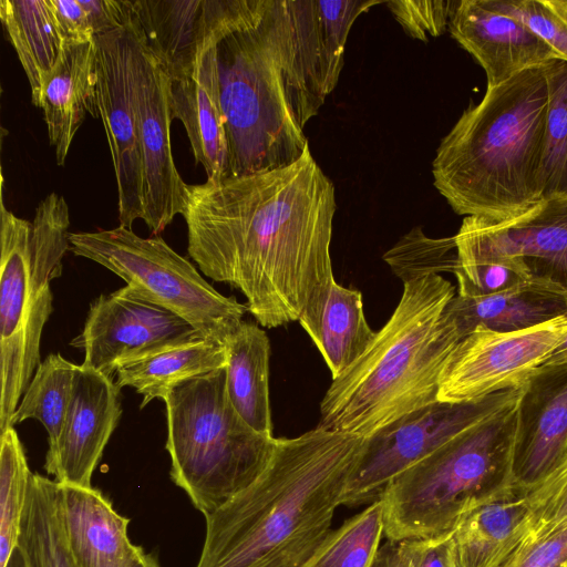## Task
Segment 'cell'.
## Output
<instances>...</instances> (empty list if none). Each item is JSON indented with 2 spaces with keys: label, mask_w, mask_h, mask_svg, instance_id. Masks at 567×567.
<instances>
[{
  "label": "cell",
  "mask_w": 567,
  "mask_h": 567,
  "mask_svg": "<svg viewBox=\"0 0 567 567\" xmlns=\"http://www.w3.org/2000/svg\"><path fill=\"white\" fill-rule=\"evenodd\" d=\"M336 192L309 146L272 171L187 185V250L202 272L246 298L266 328L297 321L334 277Z\"/></svg>",
  "instance_id": "6da1fadb"
},
{
  "label": "cell",
  "mask_w": 567,
  "mask_h": 567,
  "mask_svg": "<svg viewBox=\"0 0 567 567\" xmlns=\"http://www.w3.org/2000/svg\"><path fill=\"white\" fill-rule=\"evenodd\" d=\"M378 0H226L216 45L228 177L277 169L338 81L355 19Z\"/></svg>",
  "instance_id": "7a4b0ae2"
},
{
  "label": "cell",
  "mask_w": 567,
  "mask_h": 567,
  "mask_svg": "<svg viewBox=\"0 0 567 567\" xmlns=\"http://www.w3.org/2000/svg\"><path fill=\"white\" fill-rule=\"evenodd\" d=\"M365 443L317 426L276 437L259 477L205 516L196 567H303L330 533Z\"/></svg>",
  "instance_id": "3957f363"
},
{
  "label": "cell",
  "mask_w": 567,
  "mask_h": 567,
  "mask_svg": "<svg viewBox=\"0 0 567 567\" xmlns=\"http://www.w3.org/2000/svg\"><path fill=\"white\" fill-rule=\"evenodd\" d=\"M455 293L436 274L403 281L390 319L326 391L317 427L369 439L436 402L441 374L463 339L446 313Z\"/></svg>",
  "instance_id": "277c9868"
},
{
  "label": "cell",
  "mask_w": 567,
  "mask_h": 567,
  "mask_svg": "<svg viewBox=\"0 0 567 567\" xmlns=\"http://www.w3.org/2000/svg\"><path fill=\"white\" fill-rule=\"evenodd\" d=\"M547 106L543 64L486 87L462 113L432 163L434 186L456 214L501 221L542 200Z\"/></svg>",
  "instance_id": "5b68a950"
},
{
  "label": "cell",
  "mask_w": 567,
  "mask_h": 567,
  "mask_svg": "<svg viewBox=\"0 0 567 567\" xmlns=\"http://www.w3.org/2000/svg\"><path fill=\"white\" fill-rule=\"evenodd\" d=\"M517 401L458 434L388 484L381 496L388 539L452 533L473 508L516 496L512 453Z\"/></svg>",
  "instance_id": "8992f818"
},
{
  "label": "cell",
  "mask_w": 567,
  "mask_h": 567,
  "mask_svg": "<svg viewBox=\"0 0 567 567\" xmlns=\"http://www.w3.org/2000/svg\"><path fill=\"white\" fill-rule=\"evenodd\" d=\"M70 214L63 196L50 193L33 223L1 203L0 433L11 426L19 400L40 361V340L53 311L51 281L70 248Z\"/></svg>",
  "instance_id": "52a82bcc"
},
{
  "label": "cell",
  "mask_w": 567,
  "mask_h": 567,
  "mask_svg": "<svg viewBox=\"0 0 567 567\" xmlns=\"http://www.w3.org/2000/svg\"><path fill=\"white\" fill-rule=\"evenodd\" d=\"M163 401L172 481L207 516L259 477L276 437L257 433L235 411L225 368L176 384Z\"/></svg>",
  "instance_id": "ba28073f"
},
{
  "label": "cell",
  "mask_w": 567,
  "mask_h": 567,
  "mask_svg": "<svg viewBox=\"0 0 567 567\" xmlns=\"http://www.w3.org/2000/svg\"><path fill=\"white\" fill-rule=\"evenodd\" d=\"M74 255L91 259L126 282L142 298L186 320L200 336L225 343L244 321L246 305L219 293L163 238H142L122 225L70 233Z\"/></svg>",
  "instance_id": "9c48e42d"
},
{
  "label": "cell",
  "mask_w": 567,
  "mask_h": 567,
  "mask_svg": "<svg viewBox=\"0 0 567 567\" xmlns=\"http://www.w3.org/2000/svg\"><path fill=\"white\" fill-rule=\"evenodd\" d=\"M522 385L464 402L436 401L367 439L364 451L347 484L342 505L354 507L380 499L400 473L435 450L514 404Z\"/></svg>",
  "instance_id": "30bf717a"
},
{
  "label": "cell",
  "mask_w": 567,
  "mask_h": 567,
  "mask_svg": "<svg viewBox=\"0 0 567 567\" xmlns=\"http://www.w3.org/2000/svg\"><path fill=\"white\" fill-rule=\"evenodd\" d=\"M94 41L97 107L116 178L118 219L120 225L132 229L133 223L144 216L143 164L134 86V17L126 27L95 35Z\"/></svg>",
  "instance_id": "8fae6325"
},
{
  "label": "cell",
  "mask_w": 567,
  "mask_h": 567,
  "mask_svg": "<svg viewBox=\"0 0 567 567\" xmlns=\"http://www.w3.org/2000/svg\"><path fill=\"white\" fill-rule=\"evenodd\" d=\"M566 331L567 315L519 331L475 328L452 352L441 374L437 401H471L520 386L545 362Z\"/></svg>",
  "instance_id": "7c38bea8"
},
{
  "label": "cell",
  "mask_w": 567,
  "mask_h": 567,
  "mask_svg": "<svg viewBox=\"0 0 567 567\" xmlns=\"http://www.w3.org/2000/svg\"><path fill=\"white\" fill-rule=\"evenodd\" d=\"M455 240L458 262L512 260L567 295V197L542 199L501 221L467 216Z\"/></svg>",
  "instance_id": "4fadbf2b"
},
{
  "label": "cell",
  "mask_w": 567,
  "mask_h": 567,
  "mask_svg": "<svg viewBox=\"0 0 567 567\" xmlns=\"http://www.w3.org/2000/svg\"><path fill=\"white\" fill-rule=\"evenodd\" d=\"M134 21V86L143 164V220L153 235H159L177 214L182 215L187 184L183 182L172 154L169 80L145 47L135 14Z\"/></svg>",
  "instance_id": "5bb4252c"
},
{
  "label": "cell",
  "mask_w": 567,
  "mask_h": 567,
  "mask_svg": "<svg viewBox=\"0 0 567 567\" xmlns=\"http://www.w3.org/2000/svg\"><path fill=\"white\" fill-rule=\"evenodd\" d=\"M198 336L182 317L125 286L91 303L71 346L84 350L83 365L113 379L123 362Z\"/></svg>",
  "instance_id": "9a60e30c"
},
{
  "label": "cell",
  "mask_w": 567,
  "mask_h": 567,
  "mask_svg": "<svg viewBox=\"0 0 567 567\" xmlns=\"http://www.w3.org/2000/svg\"><path fill=\"white\" fill-rule=\"evenodd\" d=\"M567 460V363L542 364L522 384L512 453V487L527 495Z\"/></svg>",
  "instance_id": "2e32d148"
},
{
  "label": "cell",
  "mask_w": 567,
  "mask_h": 567,
  "mask_svg": "<svg viewBox=\"0 0 567 567\" xmlns=\"http://www.w3.org/2000/svg\"><path fill=\"white\" fill-rule=\"evenodd\" d=\"M225 6L226 0H212L209 18L194 63L185 73L168 78L172 117L183 123L195 159L205 168L207 179L214 182L228 177L229 172L216 59Z\"/></svg>",
  "instance_id": "e0dca14e"
},
{
  "label": "cell",
  "mask_w": 567,
  "mask_h": 567,
  "mask_svg": "<svg viewBox=\"0 0 567 567\" xmlns=\"http://www.w3.org/2000/svg\"><path fill=\"white\" fill-rule=\"evenodd\" d=\"M120 393L112 378L75 365L66 419L45 456L44 468L55 482L92 487V474L122 414Z\"/></svg>",
  "instance_id": "ac0fdd59"
},
{
  "label": "cell",
  "mask_w": 567,
  "mask_h": 567,
  "mask_svg": "<svg viewBox=\"0 0 567 567\" xmlns=\"http://www.w3.org/2000/svg\"><path fill=\"white\" fill-rule=\"evenodd\" d=\"M449 30L485 71L486 87L558 59L525 23L492 9L486 0H458Z\"/></svg>",
  "instance_id": "d6986e66"
},
{
  "label": "cell",
  "mask_w": 567,
  "mask_h": 567,
  "mask_svg": "<svg viewBox=\"0 0 567 567\" xmlns=\"http://www.w3.org/2000/svg\"><path fill=\"white\" fill-rule=\"evenodd\" d=\"M58 485L60 516L75 567H127L142 548L127 536L130 519L96 488Z\"/></svg>",
  "instance_id": "ffe728a7"
},
{
  "label": "cell",
  "mask_w": 567,
  "mask_h": 567,
  "mask_svg": "<svg viewBox=\"0 0 567 567\" xmlns=\"http://www.w3.org/2000/svg\"><path fill=\"white\" fill-rule=\"evenodd\" d=\"M40 107L56 163L63 166L86 113L93 118L100 117L94 39L64 41L60 56L43 83Z\"/></svg>",
  "instance_id": "44dd1931"
},
{
  "label": "cell",
  "mask_w": 567,
  "mask_h": 567,
  "mask_svg": "<svg viewBox=\"0 0 567 567\" xmlns=\"http://www.w3.org/2000/svg\"><path fill=\"white\" fill-rule=\"evenodd\" d=\"M298 321L321 353L332 380L364 353L377 332L367 321L362 293L334 278L311 298Z\"/></svg>",
  "instance_id": "7402d4cb"
},
{
  "label": "cell",
  "mask_w": 567,
  "mask_h": 567,
  "mask_svg": "<svg viewBox=\"0 0 567 567\" xmlns=\"http://www.w3.org/2000/svg\"><path fill=\"white\" fill-rule=\"evenodd\" d=\"M446 313L463 338L477 327L496 332L519 331L567 315V295L532 279L486 297L466 298L455 293Z\"/></svg>",
  "instance_id": "603a6c76"
},
{
  "label": "cell",
  "mask_w": 567,
  "mask_h": 567,
  "mask_svg": "<svg viewBox=\"0 0 567 567\" xmlns=\"http://www.w3.org/2000/svg\"><path fill=\"white\" fill-rule=\"evenodd\" d=\"M145 47L167 76L186 72L197 55L210 0H132Z\"/></svg>",
  "instance_id": "cb8c5ba5"
},
{
  "label": "cell",
  "mask_w": 567,
  "mask_h": 567,
  "mask_svg": "<svg viewBox=\"0 0 567 567\" xmlns=\"http://www.w3.org/2000/svg\"><path fill=\"white\" fill-rule=\"evenodd\" d=\"M533 511L527 494L464 514L453 530L460 567H501L526 537Z\"/></svg>",
  "instance_id": "d4e9b609"
},
{
  "label": "cell",
  "mask_w": 567,
  "mask_h": 567,
  "mask_svg": "<svg viewBox=\"0 0 567 567\" xmlns=\"http://www.w3.org/2000/svg\"><path fill=\"white\" fill-rule=\"evenodd\" d=\"M226 364L225 343L198 336L123 362L115 383L120 389L134 388L143 398V409L154 399L163 400L176 384Z\"/></svg>",
  "instance_id": "484cf974"
},
{
  "label": "cell",
  "mask_w": 567,
  "mask_h": 567,
  "mask_svg": "<svg viewBox=\"0 0 567 567\" xmlns=\"http://www.w3.org/2000/svg\"><path fill=\"white\" fill-rule=\"evenodd\" d=\"M225 346L226 390L231 405L252 430L274 437L269 398L268 336L257 323L243 321Z\"/></svg>",
  "instance_id": "4316f807"
},
{
  "label": "cell",
  "mask_w": 567,
  "mask_h": 567,
  "mask_svg": "<svg viewBox=\"0 0 567 567\" xmlns=\"http://www.w3.org/2000/svg\"><path fill=\"white\" fill-rule=\"evenodd\" d=\"M0 18L28 78L31 102L40 107L43 83L64 44L51 0H0Z\"/></svg>",
  "instance_id": "83f0119b"
},
{
  "label": "cell",
  "mask_w": 567,
  "mask_h": 567,
  "mask_svg": "<svg viewBox=\"0 0 567 567\" xmlns=\"http://www.w3.org/2000/svg\"><path fill=\"white\" fill-rule=\"evenodd\" d=\"M19 547L28 567H75L59 509V485L33 473L21 519Z\"/></svg>",
  "instance_id": "f1b7e54d"
},
{
  "label": "cell",
  "mask_w": 567,
  "mask_h": 567,
  "mask_svg": "<svg viewBox=\"0 0 567 567\" xmlns=\"http://www.w3.org/2000/svg\"><path fill=\"white\" fill-rule=\"evenodd\" d=\"M75 365L59 353L49 354L25 390L11 419V426L35 419L48 431L49 449L53 447L70 406Z\"/></svg>",
  "instance_id": "f546056e"
},
{
  "label": "cell",
  "mask_w": 567,
  "mask_h": 567,
  "mask_svg": "<svg viewBox=\"0 0 567 567\" xmlns=\"http://www.w3.org/2000/svg\"><path fill=\"white\" fill-rule=\"evenodd\" d=\"M548 85L542 162L540 198L567 197V61L544 64Z\"/></svg>",
  "instance_id": "4dcf8cb0"
},
{
  "label": "cell",
  "mask_w": 567,
  "mask_h": 567,
  "mask_svg": "<svg viewBox=\"0 0 567 567\" xmlns=\"http://www.w3.org/2000/svg\"><path fill=\"white\" fill-rule=\"evenodd\" d=\"M384 535L382 499L330 530L303 567H371Z\"/></svg>",
  "instance_id": "1f68e13d"
},
{
  "label": "cell",
  "mask_w": 567,
  "mask_h": 567,
  "mask_svg": "<svg viewBox=\"0 0 567 567\" xmlns=\"http://www.w3.org/2000/svg\"><path fill=\"white\" fill-rule=\"evenodd\" d=\"M32 472L13 429L0 433V567L18 546Z\"/></svg>",
  "instance_id": "d6a6232c"
},
{
  "label": "cell",
  "mask_w": 567,
  "mask_h": 567,
  "mask_svg": "<svg viewBox=\"0 0 567 567\" xmlns=\"http://www.w3.org/2000/svg\"><path fill=\"white\" fill-rule=\"evenodd\" d=\"M383 258L402 281L431 274H454L457 267L455 236L430 238L416 227L402 237Z\"/></svg>",
  "instance_id": "836d02e7"
},
{
  "label": "cell",
  "mask_w": 567,
  "mask_h": 567,
  "mask_svg": "<svg viewBox=\"0 0 567 567\" xmlns=\"http://www.w3.org/2000/svg\"><path fill=\"white\" fill-rule=\"evenodd\" d=\"M494 10L516 18L567 61V0H486Z\"/></svg>",
  "instance_id": "e575fe53"
},
{
  "label": "cell",
  "mask_w": 567,
  "mask_h": 567,
  "mask_svg": "<svg viewBox=\"0 0 567 567\" xmlns=\"http://www.w3.org/2000/svg\"><path fill=\"white\" fill-rule=\"evenodd\" d=\"M461 297L478 298L499 293L532 280L516 262L507 259L458 262L453 274Z\"/></svg>",
  "instance_id": "d590c367"
},
{
  "label": "cell",
  "mask_w": 567,
  "mask_h": 567,
  "mask_svg": "<svg viewBox=\"0 0 567 567\" xmlns=\"http://www.w3.org/2000/svg\"><path fill=\"white\" fill-rule=\"evenodd\" d=\"M391 13L402 28L414 39L425 41L439 37L449 28L458 4L454 0L385 1Z\"/></svg>",
  "instance_id": "8d00e7d4"
},
{
  "label": "cell",
  "mask_w": 567,
  "mask_h": 567,
  "mask_svg": "<svg viewBox=\"0 0 567 567\" xmlns=\"http://www.w3.org/2000/svg\"><path fill=\"white\" fill-rule=\"evenodd\" d=\"M534 502L529 530L522 540H533L567 523V460L542 486L529 493Z\"/></svg>",
  "instance_id": "74e56055"
},
{
  "label": "cell",
  "mask_w": 567,
  "mask_h": 567,
  "mask_svg": "<svg viewBox=\"0 0 567 567\" xmlns=\"http://www.w3.org/2000/svg\"><path fill=\"white\" fill-rule=\"evenodd\" d=\"M501 567H567V523L545 536L522 542Z\"/></svg>",
  "instance_id": "f35d334b"
},
{
  "label": "cell",
  "mask_w": 567,
  "mask_h": 567,
  "mask_svg": "<svg viewBox=\"0 0 567 567\" xmlns=\"http://www.w3.org/2000/svg\"><path fill=\"white\" fill-rule=\"evenodd\" d=\"M405 542L414 567H460L453 532Z\"/></svg>",
  "instance_id": "ab89813d"
},
{
  "label": "cell",
  "mask_w": 567,
  "mask_h": 567,
  "mask_svg": "<svg viewBox=\"0 0 567 567\" xmlns=\"http://www.w3.org/2000/svg\"><path fill=\"white\" fill-rule=\"evenodd\" d=\"M95 35L126 27L134 17L132 0H80Z\"/></svg>",
  "instance_id": "60d3db41"
},
{
  "label": "cell",
  "mask_w": 567,
  "mask_h": 567,
  "mask_svg": "<svg viewBox=\"0 0 567 567\" xmlns=\"http://www.w3.org/2000/svg\"><path fill=\"white\" fill-rule=\"evenodd\" d=\"M64 41H91L94 33L80 0H51Z\"/></svg>",
  "instance_id": "b9f144b4"
},
{
  "label": "cell",
  "mask_w": 567,
  "mask_h": 567,
  "mask_svg": "<svg viewBox=\"0 0 567 567\" xmlns=\"http://www.w3.org/2000/svg\"><path fill=\"white\" fill-rule=\"evenodd\" d=\"M371 567H414L405 540H390L379 547Z\"/></svg>",
  "instance_id": "7bdbcfd3"
},
{
  "label": "cell",
  "mask_w": 567,
  "mask_h": 567,
  "mask_svg": "<svg viewBox=\"0 0 567 567\" xmlns=\"http://www.w3.org/2000/svg\"><path fill=\"white\" fill-rule=\"evenodd\" d=\"M567 363V331L543 364Z\"/></svg>",
  "instance_id": "ee69618b"
},
{
  "label": "cell",
  "mask_w": 567,
  "mask_h": 567,
  "mask_svg": "<svg viewBox=\"0 0 567 567\" xmlns=\"http://www.w3.org/2000/svg\"><path fill=\"white\" fill-rule=\"evenodd\" d=\"M127 567H159V564L154 554H146L141 548Z\"/></svg>",
  "instance_id": "f6af8a7d"
},
{
  "label": "cell",
  "mask_w": 567,
  "mask_h": 567,
  "mask_svg": "<svg viewBox=\"0 0 567 567\" xmlns=\"http://www.w3.org/2000/svg\"><path fill=\"white\" fill-rule=\"evenodd\" d=\"M4 567H28L25 557L23 555V551L19 547V545L14 548V550L10 555Z\"/></svg>",
  "instance_id": "bcb514c9"
}]
</instances>
